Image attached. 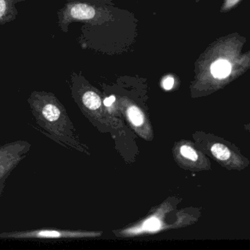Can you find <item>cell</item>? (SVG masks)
I'll return each mask as SVG.
<instances>
[{
	"label": "cell",
	"mask_w": 250,
	"mask_h": 250,
	"mask_svg": "<svg viewBox=\"0 0 250 250\" xmlns=\"http://www.w3.org/2000/svg\"><path fill=\"white\" fill-rule=\"evenodd\" d=\"M25 0H0V26L14 21L19 14L17 5Z\"/></svg>",
	"instance_id": "cell-1"
},
{
	"label": "cell",
	"mask_w": 250,
	"mask_h": 250,
	"mask_svg": "<svg viewBox=\"0 0 250 250\" xmlns=\"http://www.w3.org/2000/svg\"><path fill=\"white\" fill-rule=\"evenodd\" d=\"M42 112H43V115L45 118L51 122L56 121L57 120L59 119L60 116H61L60 109L55 105L52 104H46L43 107Z\"/></svg>",
	"instance_id": "cell-6"
},
{
	"label": "cell",
	"mask_w": 250,
	"mask_h": 250,
	"mask_svg": "<svg viewBox=\"0 0 250 250\" xmlns=\"http://www.w3.org/2000/svg\"><path fill=\"white\" fill-rule=\"evenodd\" d=\"M181 150V153L184 157L190 159V160L193 161V162H195L198 159L197 153L190 146L184 145V146L181 147V150Z\"/></svg>",
	"instance_id": "cell-7"
},
{
	"label": "cell",
	"mask_w": 250,
	"mask_h": 250,
	"mask_svg": "<svg viewBox=\"0 0 250 250\" xmlns=\"http://www.w3.org/2000/svg\"><path fill=\"white\" fill-rule=\"evenodd\" d=\"M115 102V97L114 96H109V97L106 98L104 101V104L106 106H112V104Z\"/></svg>",
	"instance_id": "cell-11"
},
{
	"label": "cell",
	"mask_w": 250,
	"mask_h": 250,
	"mask_svg": "<svg viewBox=\"0 0 250 250\" xmlns=\"http://www.w3.org/2000/svg\"><path fill=\"white\" fill-rule=\"evenodd\" d=\"M211 153L213 156L221 161H226L230 157L229 149L222 144L216 143L211 147Z\"/></svg>",
	"instance_id": "cell-4"
},
{
	"label": "cell",
	"mask_w": 250,
	"mask_h": 250,
	"mask_svg": "<svg viewBox=\"0 0 250 250\" xmlns=\"http://www.w3.org/2000/svg\"><path fill=\"white\" fill-rule=\"evenodd\" d=\"M127 113L130 121L136 126L141 125L144 123V115L137 106H132L128 108Z\"/></svg>",
	"instance_id": "cell-5"
},
{
	"label": "cell",
	"mask_w": 250,
	"mask_h": 250,
	"mask_svg": "<svg viewBox=\"0 0 250 250\" xmlns=\"http://www.w3.org/2000/svg\"><path fill=\"white\" fill-rule=\"evenodd\" d=\"M238 2V0H227L226 2V8H229V7L235 5V3Z\"/></svg>",
	"instance_id": "cell-12"
},
{
	"label": "cell",
	"mask_w": 250,
	"mask_h": 250,
	"mask_svg": "<svg viewBox=\"0 0 250 250\" xmlns=\"http://www.w3.org/2000/svg\"><path fill=\"white\" fill-rule=\"evenodd\" d=\"M39 235L45 237H52V238H57L61 235L60 232H57V231H42V232H39Z\"/></svg>",
	"instance_id": "cell-10"
},
{
	"label": "cell",
	"mask_w": 250,
	"mask_h": 250,
	"mask_svg": "<svg viewBox=\"0 0 250 250\" xmlns=\"http://www.w3.org/2000/svg\"><path fill=\"white\" fill-rule=\"evenodd\" d=\"M210 72L216 78H225L230 74L231 65L228 61L224 60L216 61L210 66Z\"/></svg>",
	"instance_id": "cell-2"
},
{
	"label": "cell",
	"mask_w": 250,
	"mask_h": 250,
	"mask_svg": "<svg viewBox=\"0 0 250 250\" xmlns=\"http://www.w3.org/2000/svg\"><path fill=\"white\" fill-rule=\"evenodd\" d=\"M145 228L149 230H156L160 227V222L156 218H151L145 223Z\"/></svg>",
	"instance_id": "cell-8"
},
{
	"label": "cell",
	"mask_w": 250,
	"mask_h": 250,
	"mask_svg": "<svg viewBox=\"0 0 250 250\" xmlns=\"http://www.w3.org/2000/svg\"><path fill=\"white\" fill-rule=\"evenodd\" d=\"M174 83H175V81H174V79L172 77H167L163 80L162 85H163V87L165 90H169L173 87Z\"/></svg>",
	"instance_id": "cell-9"
},
{
	"label": "cell",
	"mask_w": 250,
	"mask_h": 250,
	"mask_svg": "<svg viewBox=\"0 0 250 250\" xmlns=\"http://www.w3.org/2000/svg\"><path fill=\"white\" fill-rule=\"evenodd\" d=\"M83 102L84 106L91 110L99 109L102 105V101L97 93L93 91H87L83 96Z\"/></svg>",
	"instance_id": "cell-3"
}]
</instances>
